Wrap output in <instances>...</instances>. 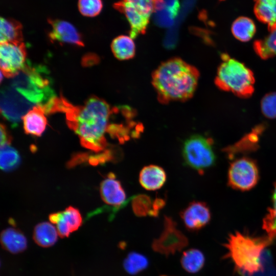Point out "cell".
I'll return each mask as SVG.
<instances>
[{"label": "cell", "instance_id": "1", "mask_svg": "<svg viewBox=\"0 0 276 276\" xmlns=\"http://www.w3.org/2000/svg\"><path fill=\"white\" fill-rule=\"evenodd\" d=\"M112 111L105 101L96 96L89 98L82 106H76L61 95L49 103L46 113H65L68 126L78 135L81 145L98 152L107 146L105 134Z\"/></svg>", "mask_w": 276, "mask_h": 276}, {"label": "cell", "instance_id": "2", "mask_svg": "<svg viewBox=\"0 0 276 276\" xmlns=\"http://www.w3.org/2000/svg\"><path fill=\"white\" fill-rule=\"evenodd\" d=\"M199 74L197 70L178 58L169 59L153 72L152 84L162 103L183 101L194 94Z\"/></svg>", "mask_w": 276, "mask_h": 276}, {"label": "cell", "instance_id": "3", "mask_svg": "<svg viewBox=\"0 0 276 276\" xmlns=\"http://www.w3.org/2000/svg\"><path fill=\"white\" fill-rule=\"evenodd\" d=\"M272 242L267 236L254 237L236 232L229 235L224 246L238 271L243 276H252L264 270L266 248Z\"/></svg>", "mask_w": 276, "mask_h": 276}, {"label": "cell", "instance_id": "4", "mask_svg": "<svg viewBox=\"0 0 276 276\" xmlns=\"http://www.w3.org/2000/svg\"><path fill=\"white\" fill-rule=\"evenodd\" d=\"M10 86L34 105L43 106L56 97L46 68L29 62L12 78Z\"/></svg>", "mask_w": 276, "mask_h": 276}, {"label": "cell", "instance_id": "5", "mask_svg": "<svg viewBox=\"0 0 276 276\" xmlns=\"http://www.w3.org/2000/svg\"><path fill=\"white\" fill-rule=\"evenodd\" d=\"M222 59L215 80L217 86L242 98L251 96L255 81L252 72L242 62L226 55H222Z\"/></svg>", "mask_w": 276, "mask_h": 276}, {"label": "cell", "instance_id": "6", "mask_svg": "<svg viewBox=\"0 0 276 276\" xmlns=\"http://www.w3.org/2000/svg\"><path fill=\"white\" fill-rule=\"evenodd\" d=\"M182 155L186 163L199 172L212 167L216 155L211 141L199 134L188 138L183 145Z\"/></svg>", "mask_w": 276, "mask_h": 276}, {"label": "cell", "instance_id": "7", "mask_svg": "<svg viewBox=\"0 0 276 276\" xmlns=\"http://www.w3.org/2000/svg\"><path fill=\"white\" fill-rule=\"evenodd\" d=\"M228 183L234 189L248 191L257 184L259 173L256 162L248 157H241L233 162L228 171Z\"/></svg>", "mask_w": 276, "mask_h": 276}, {"label": "cell", "instance_id": "8", "mask_svg": "<svg viewBox=\"0 0 276 276\" xmlns=\"http://www.w3.org/2000/svg\"><path fill=\"white\" fill-rule=\"evenodd\" d=\"M27 51L23 42H5L0 44L1 73L7 78H13L26 65Z\"/></svg>", "mask_w": 276, "mask_h": 276}, {"label": "cell", "instance_id": "9", "mask_svg": "<svg viewBox=\"0 0 276 276\" xmlns=\"http://www.w3.org/2000/svg\"><path fill=\"white\" fill-rule=\"evenodd\" d=\"M164 225L163 232L153 241L151 246L155 252L168 257L182 250L188 245V239L177 229L171 218L165 216Z\"/></svg>", "mask_w": 276, "mask_h": 276}, {"label": "cell", "instance_id": "10", "mask_svg": "<svg viewBox=\"0 0 276 276\" xmlns=\"http://www.w3.org/2000/svg\"><path fill=\"white\" fill-rule=\"evenodd\" d=\"M12 87L7 86L1 93V111L3 117L16 125L34 106Z\"/></svg>", "mask_w": 276, "mask_h": 276}, {"label": "cell", "instance_id": "11", "mask_svg": "<svg viewBox=\"0 0 276 276\" xmlns=\"http://www.w3.org/2000/svg\"><path fill=\"white\" fill-rule=\"evenodd\" d=\"M48 21L51 26L48 36L52 42L57 41L84 46L81 35L72 24L59 19L49 18Z\"/></svg>", "mask_w": 276, "mask_h": 276}, {"label": "cell", "instance_id": "12", "mask_svg": "<svg viewBox=\"0 0 276 276\" xmlns=\"http://www.w3.org/2000/svg\"><path fill=\"white\" fill-rule=\"evenodd\" d=\"M180 216L188 230L197 231L210 222L211 212L205 203L193 201L181 212Z\"/></svg>", "mask_w": 276, "mask_h": 276}, {"label": "cell", "instance_id": "13", "mask_svg": "<svg viewBox=\"0 0 276 276\" xmlns=\"http://www.w3.org/2000/svg\"><path fill=\"white\" fill-rule=\"evenodd\" d=\"M50 221L56 224L59 236L67 237L77 230L82 224V217L78 209L71 206L64 211L53 213L49 216Z\"/></svg>", "mask_w": 276, "mask_h": 276}, {"label": "cell", "instance_id": "14", "mask_svg": "<svg viewBox=\"0 0 276 276\" xmlns=\"http://www.w3.org/2000/svg\"><path fill=\"white\" fill-rule=\"evenodd\" d=\"M113 7L126 16L130 25V36L131 38H134L145 33L150 16L140 12L123 0L114 3Z\"/></svg>", "mask_w": 276, "mask_h": 276}, {"label": "cell", "instance_id": "15", "mask_svg": "<svg viewBox=\"0 0 276 276\" xmlns=\"http://www.w3.org/2000/svg\"><path fill=\"white\" fill-rule=\"evenodd\" d=\"M100 191L102 200L108 205L119 207L126 201V193L113 174H109L101 182Z\"/></svg>", "mask_w": 276, "mask_h": 276}, {"label": "cell", "instance_id": "16", "mask_svg": "<svg viewBox=\"0 0 276 276\" xmlns=\"http://www.w3.org/2000/svg\"><path fill=\"white\" fill-rule=\"evenodd\" d=\"M44 108L40 105L33 106L22 118L25 132L37 136L43 133L47 125Z\"/></svg>", "mask_w": 276, "mask_h": 276}, {"label": "cell", "instance_id": "17", "mask_svg": "<svg viewBox=\"0 0 276 276\" xmlns=\"http://www.w3.org/2000/svg\"><path fill=\"white\" fill-rule=\"evenodd\" d=\"M166 174L160 167L150 165L144 167L139 174V182L146 190L154 191L160 189L166 182Z\"/></svg>", "mask_w": 276, "mask_h": 276}, {"label": "cell", "instance_id": "18", "mask_svg": "<svg viewBox=\"0 0 276 276\" xmlns=\"http://www.w3.org/2000/svg\"><path fill=\"white\" fill-rule=\"evenodd\" d=\"M1 243L3 248L12 254L24 251L27 247L25 235L17 229L9 227L2 231Z\"/></svg>", "mask_w": 276, "mask_h": 276}, {"label": "cell", "instance_id": "19", "mask_svg": "<svg viewBox=\"0 0 276 276\" xmlns=\"http://www.w3.org/2000/svg\"><path fill=\"white\" fill-rule=\"evenodd\" d=\"M0 43L23 42L22 26L20 22L12 19L1 17Z\"/></svg>", "mask_w": 276, "mask_h": 276}, {"label": "cell", "instance_id": "20", "mask_svg": "<svg viewBox=\"0 0 276 276\" xmlns=\"http://www.w3.org/2000/svg\"><path fill=\"white\" fill-rule=\"evenodd\" d=\"M254 12L257 17L269 30L276 26V0H256Z\"/></svg>", "mask_w": 276, "mask_h": 276}, {"label": "cell", "instance_id": "21", "mask_svg": "<svg viewBox=\"0 0 276 276\" xmlns=\"http://www.w3.org/2000/svg\"><path fill=\"white\" fill-rule=\"evenodd\" d=\"M58 233L50 223L41 222L37 224L33 232V239L35 243L42 247L53 245L57 240Z\"/></svg>", "mask_w": 276, "mask_h": 276}, {"label": "cell", "instance_id": "22", "mask_svg": "<svg viewBox=\"0 0 276 276\" xmlns=\"http://www.w3.org/2000/svg\"><path fill=\"white\" fill-rule=\"evenodd\" d=\"M111 49L114 56L121 60L133 58L135 52L132 38L126 35H120L115 38L111 43Z\"/></svg>", "mask_w": 276, "mask_h": 276}, {"label": "cell", "instance_id": "23", "mask_svg": "<svg viewBox=\"0 0 276 276\" xmlns=\"http://www.w3.org/2000/svg\"><path fill=\"white\" fill-rule=\"evenodd\" d=\"M231 31L233 36L238 40L246 42L254 37L256 28L250 18L241 16L235 19L232 24Z\"/></svg>", "mask_w": 276, "mask_h": 276}, {"label": "cell", "instance_id": "24", "mask_svg": "<svg viewBox=\"0 0 276 276\" xmlns=\"http://www.w3.org/2000/svg\"><path fill=\"white\" fill-rule=\"evenodd\" d=\"M205 258L199 249L191 248L183 252L180 259L182 268L188 272L196 273L203 267Z\"/></svg>", "mask_w": 276, "mask_h": 276}, {"label": "cell", "instance_id": "25", "mask_svg": "<svg viewBox=\"0 0 276 276\" xmlns=\"http://www.w3.org/2000/svg\"><path fill=\"white\" fill-rule=\"evenodd\" d=\"M255 51L263 59L276 56V26L264 39L256 41L254 44Z\"/></svg>", "mask_w": 276, "mask_h": 276}, {"label": "cell", "instance_id": "26", "mask_svg": "<svg viewBox=\"0 0 276 276\" xmlns=\"http://www.w3.org/2000/svg\"><path fill=\"white\" fill-rule=\"evenodd\" d=\"M0 154L1 168L4 171L15 170L20 163L19 154L10 145L1 147Z\"/></svg>", "mask_w": 276, "mask_h": 276}, {"label": "cell", "instance_id": "27", "mask_svg": "<svg viewBox=\"0 0 276 276\" xmlns=\"http://www.w3.org/2000/svg\"><path fill=\"white\" fill-rule=\"evenodd\" d=\"M148 260L144 255L131 252L123 262V267L130 274L134 275L146 269L148 266Z\"/></svg>", "mask_w": 276, "mask_h": 276}, {"label": "cell", "instance_id": "28", "mask_svg": "<svg viewBox=\"0 0 276 276\" xmlns=\"http://www.w3.org/2000/svg\"><path fill=\"white\" fill-rule=\"evenodd\" d=\"M262 227L272 241L276 237V182L272 195V205L263 219Z\"/></svg>", "mask_w": 276, "mask_h": 276}, {"label": "cell", "instance_id": "29", "mask_svg": "<svg viewBox=\"0 0 276 276\" xmlns=\"http://www.w3.org/2000/svg\"><path fill=\"white\" fill-rule=\"evenodd\" d=\"M80 13L86 17H95L100 14L103 8L102 0H78Z\"/></svg>", "mask_w": 276, "mask_h": 276}, {"label": "cell", "instance_id": "30", "mask_svg": "<svg viewBox=\"0 0 276 276\" xmlns=\"http://www.w3.org/2000/svg\"><path fill=\"white\" fill-rule=\"evenodd\" d=\"M261 109L265 117L269 119L276 118V92L268 93L263 97Z\"/></svg>", "mask_w": 276, "mask_h": 276}, {"label": "cell", "instance_id": "31", "mask_svg": "<svg viewBox=\"0 0 276 276\" xmlns=\"http://www.w3.org/2000/svg\"><path fill=\"white\" fill-rule=\"evenodd\" d=\"M140 12L151 16L154 12L156 0H123Z\"/></svg>", "mask_w": 276, "mask_h": 276}, {"label": "cell", "instance_id": "32", "mask_svg": "<svg viewBox=\"0 0 276 276\" xmlns=\"http://www.w3.org/2000/svg\"><path fill=\"white\" fill-rule=\"evenodd\" d=\"M154 12L155 21L159 25L168 27L172 25L173 23L175 18L165 8Z\"/></svg>", "mask_w": 276, "mask_h": 276}, {"label": "cell", "instance_id": "33", "mask_svg": "<svg viewBox=\"0 0 276 276\" xmlns=\"http://www.w3.org/2000/svg\"><path fill=\"white\" fill-rule=\"evenodd\" d=\"M165 8L175 18L180 9V4L178 0H164Z\"/></svg>", "mask_w": 276, "mask_h": 276}, {"label": "cell", "instance_id": "34", "mask_svg": "<svg viewBox=\"0 0 276 276\" xmlns=\"http://www.w3.org/2000/svg\"><path fill=\"white\" fill-rule=\"evenodd\" d=\"M1 147L10 145L12 141V137L8 132L6 126L3 124H1Z\"/></svg>", "mask_w": 276, "mask_h": 276}, {"label": "cell", "instance_id": "35", "mask_svg": "<svg viewBox=\"0 0 276 276\" xmlns=\"http://www.w3.org/2000/svg\"><path fill=\"white\" fill-rule=\"evenodd\" d=\"M160 276H168V275H160Z\"/></svg>", "mask_w": 276, "mask_h": 276}]
</instances>
